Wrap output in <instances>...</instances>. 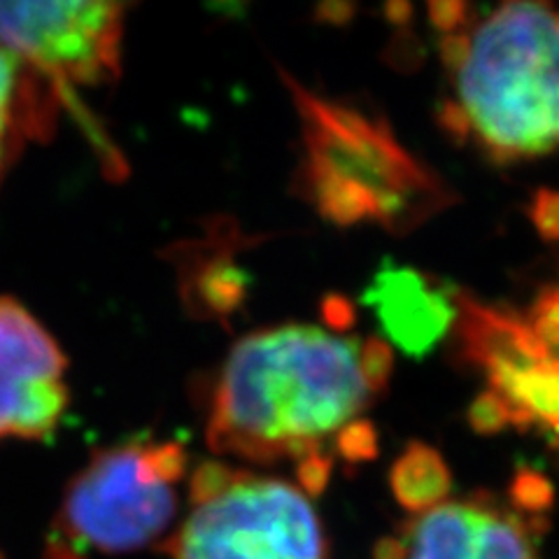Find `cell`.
Masks as SVG:
<instances>
[{
	"mask_svg": "<svg viewBox=\"0 0 559 559\" xmlns=\"http://www.w3.org/2000/svg\"><path fill=\"white\" fill-rule=\"evenodd\" d=\"M392 349L380 338L314 324H283L238 341L210 394L205 439L215 452L254 464L294 462L299 487L320 492L334 454L371 460L366 423L388 390Z\"/></svg>",
	"mask_w": 559,
	"mask_h": 559,
	"instance_id": "1",
	"label": "cell"
},
{
	"mask_svg": "<svg viewBox=\"0 0 559 559\" xmlns=\"http://www.w3.org/2000/svg\"><path fill=\"white\" fill-rule=\"evenodd\" d=\"M429 12L448 78L445 131L495 164L559 150V10L522 0L487 14L466 3Z\"/></svg>",
	"mask_w": 559,
	"mask_h": 559,
	"instance_id": "2",
	"label": "cell"
},
{
	"mask_svg": "<svg viewBox=\"0 0 559 559\" xmlns=\"http://www.w3.org/2000/svg\"><path fill=\"white\" fill-rule=\"evenodd\" d=\"M299 115V197L338 226L408 234L452 203L450 187L401 145L388 121L285 75Z\"/></svg>",
	"mask_w": 559,
	"mask_h": 559,
	"instance_id": "3",
	"label": "cell"
},
{
	"mask_svg": "<svg viewBox=\"0 0 559 559\" xmlns=\"http://www.w3.org/2000/svg\"><path fill=\"white\" fill-rule=\"evenodd\" d=\"M191 511L166 552L173 559H326V536L308 492L226 464L191 476Z\"/></svg>",
	"mask_w": 559,
	"mask_h": 559,
	"instance_id": "4",
	"label": "cell"
},
{
	"mask_svg": "<svg viewBox=\"0 0 559 559\" xmlns=\"http://www.w3.org/2000/svg\"><path fill=\"white\" fill-rule=\"evenodd\" d=\"M185 474L187 452L175 441L133 439L98 450L70 483L57 527L78 548H145L178 513Z\"/></svg>",
	"mask_w": 559,
	"mask_h": 559,
	"instance_id": "5",
	"label": "cell"
},
{
	"mask_svg": "<svg viewBox=\"0 0 559 559\" xmlns=\"http://www.w3.org/2000/svg\"><path fill=\"white\" fill-rule=\"evenodd\" d=\"M460 349L485 376V392L506 427L544 429L559 445V357L550 355L524 312L480 304L457 292Z\"/></svg>",
	"mask_w": 559,
	"mask_h": 559,
	"instance_id": "6",
	"label": "cell"
},
{
	"mask_svg": "<svg viewBox=\"0 0 559 559\" xmlns=\"http://www.w3.org/2000/svg\"><path fill=\"white\" fill-rule=\"evenodd\" d=\"M124 3H0V45L63 100L119 75Z\"/></svg>",
	"mask_w": 559,
	"mask_h": 559,
	"instance_id": "7",
	"label": "cell"
},
{
	"mask_svg": "<svg viewBox=\"0 0 559 559\" xmlns=\"http://www.w3.org/2000/svg\"><path fill=\"white\" fill-rule=\"evenodd\" d=\"M544 513L478 492L411 515L376 559H544Z\"/></svg>",
	"mask_w": 559,
	"mask_h": 559,
	"instance_id": "8",
	"label": "cell"
},
{
	"mask_svg": "<svg viewBox=\"0 0 559 559\" xmlns=\"http://www.w3.org/2000/svg\"><path fill=\"white\" fill-rule=\"evenodd\" d=\"M66 355L14 299L0 296V439H45L68 408Z\"/></svg>",
	"mask_w": 559,
	"mask_h": 559,
	"instance_id": "9",
	"label": "cell"
},
{
	"mask_svg": "<svg viewBox=\"0 0 559 559\" xmlns=\"http://www.w3.org/2000/svg\"><path fill=\"white\" fill-rule=\"evenodd\" d=\"M366 301L399 347L425 355L457 320V292L413 269L384 266L366 292Z\"/></svg>",
	"mask_w": 559,
	"mask_h": 559,
	"instance_id": "10",
	"label": "cell"
},
{
	"mask_svg": "<svg viewBox=\"0 0 559 559\" xmlns=\"http://www.w3.org/2000/svg\"><path fill=\"white\" fill-rule=\"evenodd\" d=\"M59 94L0 45V185L31 140L57 124Z\"/></svg>",
	"mask_w": 559,
	"mask_h": 559,
	"instance_id": "11",
	"label": "cell"
},
{
	"mask_svg": "<svg viewBox=\"0 0 559 559\" xmlns=\"http://www.w3.org/2000/svg\"><path fill=\"white\" fill-rule=\"evenodd\" d=\"M392 492L413 515L433 509L448 499L450 474L439 452L413 445L392 468Z\"/></svg>",
	"mask_w": 559,
	"mask_h": 559,
	"instance_id": "12",
	"label": "cell"
},
{
	"mask_svg": "<svg viewBox=\"0 0 559 559\" xmlns=\"http://www.w3.org/2000/svg\"><path fill=\"white\" fill-rule=\"evenodd\" d=\"M534 334L544 341L548 353L559 357V285L546 287L532 308L524 312Z\"/></svg>",
	"mask_w": 559,
	"mask_h": 559,
	"instance_id": "13",
	"label": "cell"
},
{
	"mask_svg": "<svg viewBox=\"0 0 559 559\" xmlns=\"http://www.w3.org/2000/svg\"><path fill=\"white\" fill-rule=\"evenodd\" d=\"M530 217L540 238H546L548 242H559V191H536L530 207Z\"/></svg>",
	"mask_w": 559,
	"mask_h": 559,
	"instance_id": "14",
	"label": "cell"
}]
</instances>
